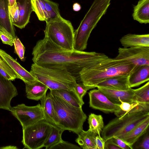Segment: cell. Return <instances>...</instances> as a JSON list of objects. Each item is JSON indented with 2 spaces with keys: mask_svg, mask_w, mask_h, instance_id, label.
Masks as SVG:
<instances>
[{
  "mask_svg": "<svg viewBox=\"0 0 149 149\" xmlns=\"http://www.w3.org/2000/svg\"><path fill=\"white\" fill-rule=\"evenodd\" d=\"M13 44L15 47V52L21 61H24L25 47L17 36L13 39Z\"/></svg>",
  "mask_w": 149,
  "mask_h": 149,
  "instance_id": "1f68e13d",
  "label": "cell"
},
{
  "mask_svg": "<svg viewBox=\"0 0 149 149\" xmlns=\"http://www.w3.org/2000/svg\"><path fill=\"white\" fill-rule=\"evenodd\" d=\"M18 94L16 87L11 82L0 74V109L10 111L12 98Z\"/></svg>",
  "mask_w": 149,
  "mask_h": 149,
  "instance_id": "7c38bea8",
  "label": "cell"
},
{
  "mask_svg": "<svg viewBox=\"0 0 149 149\" xmlns=\"http://www.w3.org/2000/svg\"><path fill=\"white\" fill-rule=\"evenodd\" d=\"M97 88L113 103L120 104V101L130 103L136 102L134 89L132 88L119 90L102 87Z\"/></svg>",
  "mask_w": 149,
  "mask_h": 149,
  "instance_id": "4fadbf2b",
  "label": "cell"
},
{
  "mask_svg": "<svg viewBox=\"0 0 149 149\" xmlns=\"http://www.w3.org/2000/svg\"><path fill=\"white\" fill-rule=\"evenodd\" d=\"M111 0H94L79 27L74 31V49L83 51L91 33L107 12Z\"/></svg>",
  "mask_w": 149,
  "mask_h": 149,
  "instance_id": "3957f363",
  "label": "cell"
},
{
  "mask_svg": "<svg viewBox=\"0 0 149 149\" xmlns=\"http://www.w3.org/2000/svg\"><path fill=\"white\" fill-rule=\"evenodd\" d=\"M74 89L76 94L81 100H83V98L87 91L90 89L89 88L81 83H77L74 86Z\"/></svg>",
  "mask_w": 149,
  "mask_h": 149,
  "instance_id": "e575fe53",
  "label": "cell"
},
{
  "mask_svg": "<svg viewBox=\"0 0 149 149\" xmlns=\"http://www.w3.org/2000/svg\"><path fill=\"white\" fill-rule=\"evenodd\" d=\"M89 107L106 113H115L120 109L119 104L112 102L98 89L91 90L88 93Z\"/></svg>",
  "mask_w": 149,
  "mask_h": 149,
  "instance_id": "8fae6325",
  "label": "cell"
},
{
  "mask_svg": "<svg viewBox=\"0 0 149 149\" xmlns=\"http://www.w3.org/2000/svg\"><path fill=\"white\" fill-rule=\"evenodd\" d=\"M46 22L45 37L64 49L73 51L74 31L71 22L61 16Z\"/></svg>",
  "mask_w": 149,
  "mask_h": 149,
  "instance_id": "8992f818",
  "label": "cell"
},
{
  "mask_svg": "<svg viewBox=\"0 0 149 149\" xmlns=\"http://www.w3.org/2000/svg\"><path fill=\"white\" fill-rule=\"evenodd\" d=\"M120 41L125 48L149 47V34H128L122 37Z\"/></svg>",
  "mask_w": 149,
  "mask_h": 149,
  "instance_id": "ac0fdd59",
  "label": "cell"
},
{
  "mask_svg": "<svg viewBox=\"0 0 149 149\" xmlns=\"http://www.w3.org/2000/svg\"><path fill=\"white\" fill-rule=\"evenodd\" d=\"M0 38L3 44L10 46L13 45V39L1 31H0Z\"/></svg>",
  "mask_w": 149,
  "mask_h": 149,
  "instance_id": "74e56055",
  "label": "cell"
},
{
  "mask_svg": "<svg viewBox=\"0 0 149 149\" xmlns=\"http://www.w3.org/2000/svg\"><path fill=\"white\" fill-rule=\"evenodd\" d=\"M136 102L149 104V81L142 86L134 89Z\"/></svg>",
  "mask_w": 149,
  "mask_h": 149,
  "instance_id": "f546056e",
  "label": "cell"
},
{
  "mask_svg": "<svg viewBox=\"0 0 149 149\" xmlns=\"http://www.w3.org/2000/svg\"><path fill=\"white\" fill-rule=\"evenodd\" d=\"M52 125L43 120L23 128L22 142L24 148L39 149L43 147Z\"/></svg>",
  "mask_w": 149,
  "mask_h": 149,
  "instance_id": "ba28073f",
  "label": "cell"
},
{
  "mask_svg": "<svg viewBox=\"0 0 149 149\" xmlns=\"http://www.w3.org/2000/svg\"><path fill=\"white\" fill-rule=\"evenodd\" d=\"M132 17L141 24L149 23V0H139L134 7Z\"/></svg>",
  "mask_w": 149,
  "mask_h": 149,
  "instance_id": "d4e9b609",
  "label": "cell"
},
{
  "mask_svg": "<svg viewBox=\"0 0 149 149\" xmlns=\"http://www.w3.org/2000/svg\"><path fill=\"white\" fill-rule=\"evenodd\" d=\"M88 123L89 125V129L97 135H100L102 130L104 127L102 116L91 113L89 115Z\"/></svg>",
  "mask_w": 149,
  "mask_h": 149,
  "instance_id": "4316f807",
  "label": "cell"
},
{
  "mask_svg": "<svg viewBox=\"0 0 149 149\" xmlns=\"http://www.w3.org/2000/svg\"><path fill=\"white\" fill-rule=\"evenodd\" d=\"M149 118L145 120L129 133L118 138L122 139L131 149L134 144L148 130Z\"/></svg>",
  "mask_w": 149,
  "mask_h": 149,
  "instance_id": "e0dca14e",
  "label": "cell"
},
{
  "mask_svg": "<svg viewBox=\"0 0 149 149\" xmlns=\"http://www.w3.org/2000/svg\"><path fill=\"white\" fill-rule=\"evenodd\" d=\"M64 131L61 128L53 125L51 132L44 144V147L46 149H50L61 141L63 140L61 136Z\"/></svg>",
  "mask_w": 149,
  "mask_h": 149,
  "instance_id": "83f0119b",
  "label": "cell"
},
{
  "mask_svg": "<svg viewBox=\"0 0 149 149\" xmlns=\"http://www.w3.org/2000/svg\"><path fill=\"white\" fill-rule=\"evenodd\" d=\"M81 148V147L77 145L63 140L60 143L51 147L50 149H80Z\"/></svg>",
  "mask_w": 149,
  "mask_h": 149,
  "instance_id": "d590c367",
  "label": "cell"
},
{
  "mask_svg": "<svg viewBox=\"0 0 149 149\" xmlns=\"http://www.w3.org/2000/svg\"><path fill=\"white\" fill-rule=\"evenodd\" d=\"M44 3L49 19H53L61 16L58 4L49 0H42Z\"/></svg>",
  "mask_w": 149,
  "mask_h": 149,
  "instance_id": "4dcf8cb0",
  "label": "cell"
},
{
  "mask_svg": "<svg viewBox=\"0 0 149 149\" xmlns=\"http://www.w3.org/2000/svg\"><path fill=\"white\" fill-rule=\"evenodd\" d=\"M0 31L14 39L15 29L10 16L8 0H0Z\"/></svg>",
  "mask_w": 149,
  "mask_h": 149,
  "instance_id": "9a60e30c",
  "label": "cell"
},
{
  "mask_svg": "<svg viewBox=\"0 0 149 149\" xmlns=\"http://www.w3.org/2000/svg\"><path fill=\"white\" fill-rule=\"evenodd\" d=\"M97 135L88 129L83 130L78 134L76 142L83 149H96L95 139Z\"/></svg>",
  "mask_w": 149,
  "mask_h": 149,
  "instance_id": "484cf974",
  "label": "cell"
},
{
  "mask_svg": "<svg viewBox=\"0 0 149 149\" xmlns=\"http://www.w3.org/2000/svg\"><path fill=\"white\" fill-rule=\"evenodd\" d=\"M50 94L58 120L57 127L78 135L83 130L87 118L82 107L74 106L61 98Z\"/></svg>",
  "mask_w": 149,
  "mask_h": 149,
  "instance_id": "277c9868",
  "label": "cell"
},
{
  "mask_svg": "<svg viewBox=\"0 0 149 149\" xmlns=\"http://www.w3.org/2000/svg\"><path fill=\"white\" fill-rule=\"evenodd\" d=\"M40 100L44 115V120L57 127L58 120L50 92L44 96Z\"/></svg>",
  "mask_w": 149,
  "mask_h": 149,
  "instance_id": "44dd1931",
  "label": "cell"
},
{
  "mask_svg": "<svg viewBox=\"0 0 149 149\" xmlns=\"http://www.w3.org/2000/svg\"><path fill=\"white\" fill-rule=\"evenodd\" d=\"M0 67L14 80L17 78V75L7 64L0 57Z\"/></svg>",
  "mask_w": 149,
  "mask_h": 149,
  "instance_id": "8d00e7d4",
  "label": "cell"
},
{
  "mask_svg": "<svg viewBox=\"0 0 149 149\" xmlns=\"http://www.w3.org/2000/svg\"><path fill=\"white\" fill-rule=\"evenodd\" d=\"M112 141L121 149H131L129 146L120 138L114 137L111 139Z\"/></svg>",
  "mask_w": 149,
  "mask_h": 149,
  "instance_id": "f35d334b",
  "label": "cell"
},
{
  "mask_svg": "<svg viewBox=\"0 0 149 149\" xmlns=\"http://www.w3.org/2000/svg\"><path fill=\"white\" fill-rule=\"evenodd\" d=\"M10 16L12 24L17 22L19 19V11L18 6L16 2L12 6H9Z\"/></svg>",
  "mask_w": 149,
  "mask_h": 149,
  "instance_id": "836d02e7",
  "label": "cell"
},
{
  "mask_svg": "<svg viewBox=\"0 0 149 149\" xmlns=\"http://www.w3.org/2000/svg\"><path fill=\"white\" fill-rule=\"evenodd\" d=\"M149 111L127 113L117 117L105 126L101 133L106 141L113 137H119L132 131L137 126L149 118Z\"/></svg>",
  "mask_w": 149,
  "mask_h": 149,
  "instance_id": "52a82bcc",
  "label": "cell"
},
{
  "mask_svg": "<svg viewBox=\"0 0 149 149\" xmlns=\"http://www.w3.org/2000/svg\"><path fill=\"white\" fill-rule=\"evenodd\" d=\"M105 54L95 52L68 51L45 37L38 41L33 47L32 60L33 63L41 66L65 68L77 80L84 67Z\"/></svg>",
  "mask_w": 149,
  "mask_h": 149,
  "instance_id": "6da1fadb",
  "label": "cell"
},
{
  "mask_svg": "<svg viewBox=\"0 0 149 149\" xmlns=\"http://www.w3.org/2000/svg\"><path fill=\"white\" fill-rule=\"evenodd\" d=\"M30 72L36 80L44 84L50 90H74L77 83L76 78L65 68L45 67L33 63Z\"/></svg>",
  "mask_w": 149,
  "mask_h": 149,
  "instance_id": "5b68a950",
  "label": "cell"
},
{
  "mask_svg": "<svg viewBox=\"0 0 149 149\" xmlns=\"http://www.w3.org/2000/svg\"><path fill=\"white\" fill-rule=\"evenodd\" d=\"M115 58L136 66L149 65V47H119L118 55Z\"/></svg>",
  "mask_w": 149,
  "mask_h": 149,
  "instance_id": "30bf717a",
  "label": "cell"
},
{
  "mask_svg": "<svg viewBox=\"0 0 149 149\" xmlns=\"http://www.w3.org/2000/svg\"><path fill=\"white\" fill-rule=\"evenodd\" d=\"M25 84L26 97L33 100H40L46 95L49 89L45 85L38 80L31 83Z\"/></svg>",
  "mask_w": 149,
  "mask_h": 149,
  "instance_id": "7402d4cb",
  "label": "cell"
},
{
  "mask_svg": "<svg viewBox=\"0 0 149 149\" xmlns=\"http://www.w3.org/2000/svg\"><path fill=\"white\" fill-rule=\"evenodd\" d=\"M33 10L38 19L40 21H45L49 19L44 3L42 0H31Z\"/></svg>",
  "mask_w": 149,
  "mask_h": 149,
  "instance_id": "f1b7e54d",
  "label": "cell"
},
{
  "mask_svg": "<svg viewBox=\"0 0 149 149\" xmlns=\"http://www.w3.org/2000/svg\"><path fill=\"white\" fill-rule=\"evenodd\" d=\"M140 141L136 143L133 148L137 149H149V134L148 130L143 135ZM134 146V145H133Z\"/></svg>",
  "mask_w": 149,
  "mask_h": 149,
  "instance_id": "d6a6232c",
  "label": "cell"
},
{
  "mask_svg": "<svg viewBox=\"0 0 149 149\" xmlns=\"http://www.w3.org/2000/svg\"><path fill=\"white\" fill-rule=\"evenodd\" d=\"M0 149H17L16 146H6L1 147H0Z\"/></svg>",
  "mask_w": 149,
  "mask_h": 149,
  "instance_id": "ee69618b",
  "label": "cell"
},
{
  "mask_svg": "<svg viewBox=\"0 0 149 149\" xmlns=\"http://www.w3.org/2000/svg\"><path fill=\"white\" fill-rule=\"evenodd\" d=\"M104 149H121L114 143L111 139L105 141Z\"/></svg>",
  "mask_w": 149,
  "mask_h": 149,
  "instance_id": "60d3db41",
  "label": "cell"
},
{
  "mask_svg": "<svg viewBox=\"0 0 149 149\" xmlns=\"http://www.w3.org/2000/svg\"><path fill=\"white\" fill-rule=\"evenodd\" d=\"M19 11L18 21L13 24L20 29L25 27L29 22L30 16L33 11L31 0H16Z\"/></svg>",
  "mask_w": 149,
  "mask_h": 149,
  "instance_id": "d6986e66",
  "label": "cell"
},
{
  "mask_svg": "<svg viewBox=\"0 0 149 149\" xmlns=\"http://www.w3.org/2000/svg\"><path fill=\"white\" fill-rule=\"evenodd\" d=\"M8 6H12L16 2V0H8Z\"/></svg>",
  "mask_w": 149,
  "mask_h": 149,
  "instance_id": "f6af8a7d",
  "label": "cell"
},
{
  "mask_svg": "<svg viewBox=\"0 0 149 149\" xmlns=\"http://www.w3.org/2000/svg\"><path fill=\"white\" fill-rule=\"evenodd\" d=\"M81 8V5L78 3H75L73 5V9L74 11H78L80 10Z\"/></svg>",
  "mask_w": 149,
  "mask_h": 149,
  "instance_id": "7bdbcfd3",
  "label": "cell"
},
{
  "mask_svg": "<svg viewBox=\"0 0 149 149\" xmlns=\"http://www.w3.org/2000/svg\"><path fill=\"white\" fill-rule=\"evenodd\" d=\"M0 74L6 79L11 81H13L12 78L6 72L0 67Z\"/></svg>",
  "mask_w": 149,
  "mask_h": 149,
  "instance_id": "b9f144b4",
  "label": "cell"
},
{
  "mask_svg": "<svg viewBox=\"0 0 149 149\" xmlns=\"http://www.w3.org/2000/svg\"><path fill=\"white\" fill-rule=\"evenodd\" d=\"M128 79L129 75L115 76L98 84L96 87H102L116 90H127L130 88L129 86Z\"/></svg>",
  "mask_w": 149,
  "mask_h": 149,
  "instance_id": "ffe728a7",
  "label": "cell"
},
{
  "mask_svg": "<svg viewBox=\"0 0 149 149\" xmlns=\"http://www.w3.org/2000/svg\"><path fill=\"white\" fill-rule=\"evenodd\" d=\"M120 109L115 112L117 117H120L128 113L149 111V104L135 102L130 103L120 101Z\"/></svg>",
  "mask_w": 149,
  "mask_h": 149,
  "instance_id": "cb8c5ba5",
  "label": "cell"
},
{
  "mask_svg": "<svg viewBox=\"0 0 149 149\" xmlns=\"http://www.w3.org/2000/svg\"><path fill=\"white\" fill-rule=\"evenodd\" d=\"M50 93L53 95L59 97L70 104L75 107H82L84 104L74 90L60 89L50 90Z\"/></svg>",
  "mask_w": 149,
  "mask_h": 149,
  "instance_id": "603a6c76",
  "label": "cell"
},
{
  "mask_svg": "<svg viewBox=\"0 0 149 149\" xmlns=\"http://www.w3.org/2000/svg\"><path fill=\"white\" fill-rule=\"evenodd\" d=\"M136 66L107 55L96 58L84 67L79 73L78 80L90 89L106 79L119 75H129Z\"/></svg>",
  "mask_w": 149,
  "mask_h": 149,
  "instance_id": "7a4b0ae2",
  "label": "cell"
},
{
  "mask_svg": "<svg viewBox=\"0 0 149 149\" xmlns=\"http://www.w3.org/2000/svg\"><path fill=\"white\" fill-rule=\"evenodd\" d=\"M0 57L7 64L17 75V78L25 83L30 84L37 80L30 73L5 51L0 49Z\"/></svg>",
  "mask_w": 149,
  "mask_h": 149,
  "instance_id": "5bb4252c",
  "label": "cell"
},
{
  "mask_svg": "<svg viewBox=\"0 0 149 149\" xmlns=\"http://www.w3.org/2000/svg\"><path fill=\"white\" fill-rule=\"evenodd\" d=\"M25 127L40 120H44V115L41 104L28 106L24 104L11 107L10 111Z\"/></svg>",
  "mask_w": 149,
  "mask_h": 149,
  "instance_id": "9c48e42d",
  "label": "cell"
},
{
  "mask_svg": "<svg viewBox=\"0 0 149 149\" xmlns=\"http://www.w3.org/2000/svg\"><path fill=\"white\" fill-rule=\"evenodd\" d=\"M149 80V65L136 66L129 75L130 88L138 86Z\"/></svg>",
  "mask_w": 149,
  "mask_h": 149,
  "instance_id": "2e32d148",
  "label": "cell"
},
{
  "mask_svg": "<svg viewBox=\"0 0 149 149\" xmlns=\"http://www.w3.org/2000/svg\"><path fill=\"white\" fill-rule=\"evenodd\" d=\"M105 141L100 135H97L95 139L96 149H104Z\"/></svg>",
  "mask_w": 149,
  "mask_h": 149,
  "instance_id": "ab89813d",
  "label": "cell"
}]
</instances>
